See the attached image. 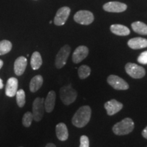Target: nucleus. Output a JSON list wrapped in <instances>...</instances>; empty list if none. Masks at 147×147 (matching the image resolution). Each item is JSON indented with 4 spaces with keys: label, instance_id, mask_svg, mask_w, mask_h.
Segmentation results:
<instances>
[{
    "label": "nucleus",
    "instance_id": "f257e3e1",
    "mask_svg": "<svg viewBox=\"0 0 147 147\" xmlns=\"http://www.w3.org/2000/svg\"><path fill=\"white\" fill-rule=\"evenodd\" d=\"M91 109L89 106H84L77 110L72 118V123L77 127H83L90 121Z\"/></svg>",
    "mask_w": 147,
    "mask_h": 147
},
{
    "label": "nucleus",
    "instance_id": "f03ea898",
    "mask_svg": "<svg viewBox=\"0 0 147 147\" xmlns=\"http://www.w3.org/2000/svg\"><path fill=\"white\" fill-rule=\"evenodd\" d=\"M134 123L130 118H125L115 124L113 127V131L116 135H127L134 130Z\"/></svg>",
    "mask_w": 147,
    "mask_h": 147
},
{
    "label": "nucleus",
    "instance_id": "7ed1b4c3",
    "mask_svg": "<svg viewBox=\"0 0 147 147\" xmlns=\"http://www.w3.org/2000/svg\"><path fill=\"white\" fill-rule=\"evenodd\" d=\"M60 98L65 105H69L76 100L77 92L71 85L64 86L59 91Z\"/></svg>",
    "mask_w": 147,
    "mask_h": 147
},
{
    "label": "nucleus",
    "instance_id": "20e7f679",
    "mask_svg": "<svg viewBox=\"0 0 147 147\" xmlns=\"http://www.w3.org/2000/svg\"><path fill=\"white\" fill-rule=\"evenodd\" d=\"M32 114L34 120L40 121L42 119L45 113V99L37 97L33 103Z\"/></svg>",
    "mask_w": 147,
    "mask_h": 147
},
{
    "label": "nucleus",
    "instance_id": "39448f33",
    "mask_svg": "<svg viewBox=\"0 0 147 147\" xmlns=\"http://www.w3.org/2000/svg\"><path fill=\"white\" fill-rule=\"evenodd\" d=\"M71 49L68 45L63 46L59 51L55 59V65L57 68L61 69L66 64L67 58L70 54Z\"/></svg>",
    "mask_w": 147,
    "mask_h": 147
},
{
    "label": "nucleus",
    "instance_id": "423d86ee",
    "mask_svg": "<svg viewBox=\"0 0 147 147\" xmlns=\"http://www.w3.org/2000/svg\"><path fill=\"white\" fill-rule=\"evenodd\" d=\"M125 71L128 75L134 78H142L146 74L144 67L132 63L126 64Z\"/></svg>",
    "mask_w": 147,
    "mask_h": 147
},
{
    "label": "nucleus",
    "instance_id": "0eeeda50",
    "mask_svg": "<svg viewBox=\"0 0 147 147\" xmlns=\"http://www.w3.org/2000/svg\"><path fill=\"white\" fill-rule=\"evenodd\" d=\"M74 21L79 24L88 25L94 21V16L92 12L87 10H80L74 16Z\"/></svg>",
    "mask_w": 147,
    "mask_h": 147
},
{
    "label": "nucleus",
    "instance_id": "6e6552de",
    "mask_svg": "<svg viewBox=\"0 0 147 147\" xmlns=\"http://www.w3.org/2000/svg\"><path fill=\"white\" fill-rule=\"evenodd\" d=\"M108 83L115 89L127 90L129 89V84L123 78L116 75H110L108 77Z\"/></svg>",
    "mask_w": 147,
    "mask_h": 147
},
{
    "label": "nucleus",
    "instance_id": "1a4fd4ad",
    "mask_svg": "<svg viewBox=\"0 0 147 147\" xmlns=\"http://www.w3.org/2000/svg\"><path fill=\"white\" fill-rule=\"evenodd\" d=\"M70 8L68 7H62L59 9L54 18V23L55 25L61 26L65 23L70 14Z\"/></svg>",
    "mask_w": 147,
    "mask_h": 147
},
{
    "label": "nucleus",
    "instance_id": "9d476101",
    "mask_svg": "<svg viewBox=\"0 0 147 147\" xmlns=\"http://www.w3.org/2000/svg\"><path fill=\"white\" fill-rule=\"evenodd\" d=\"M127 5L118 1H110L105 3L103 8L109 12H122L127 10Z\"/></svg>",
    "mask_w": 147,
    "mask_h": 147
},
{
    "label": "nucleus",
    "instance_id": "9b49d317",
    "mask_svg": "<svg viewBox=\"0 0 147 147\" xmlns=\"http://www.w3.org/2000/svg\"><path fill=\"white\" fill-rule=\"evenodd\" d=\"M89 54V49L85 46H80L77 47L73 53L72 61L74 63H78L87 57Z\"/></svg>",
    "mask_w": 147,
    "mask_h": 147
},
{
    "label": "nucleus",
    "instance_id": "f8f14e48",
    "mask_svg": "<svg viewBox=\"0 0 147 147\" xmlns=\"http://www.w3.org/2000/svg\"><path fill=\"white\" fill-rule=\"evenodd\" d=\"M18 80L14 77H11L7 81L5 93L8 97H14L18 91Z\"/></svg>",
    "mask_w": 147,
    "mask_h": 147
},
{
    "label": "nucleus",
    "instance_id": "ddd939ff",
    "mask_svg": "<svg viewBox=\"0 0 147 147\" xmlns=\"http://www.w3.org/2000/svg\"><path fill=\"white\" fill-rule=\"evenodd\" d=\"M123 104L116 100H111L104 104V108H106L107 114L109 116L114 115L116 113H119L123 108Z\"/></svg>",
    "mask_w": 147,
    "mask_h": 147
},
{
    "label": "nucleus",
    "instance_id": "4468645a",
    "mask_svg": "<svg viewBox=\"0 0 147 147\" xmlns=\"http://www.w3.org/2000/svg\"><path fill=\"white\" fill-rule=\"evenodd\" d=\"M27 65V59L23 56L18 57L14 61V70L16 76H21L25 72Z\"/></svg>",
    "mask_w": 147,
    "mask_h": 147
},
{
    "label": "nucleus",
    "instance_id": "2eb2a0df",
    "mask_svg": "<svg viewBox=\"0 0 147 147\" xmlns=\"http://www.w3.org/2000/svg\"><path fill=\"white\" fill-rule=\"evenodd\" d=\"M56 101V93L54 91H51L48 93L45 100V108L47 113H51L55 108Z\"/></svg>",
    "mask_w": 147,
    "mask_h": 147
},
{
    "label": "nucleus",
    "instance_id": "dca6fc26",
    "mask_svg": "<svg viewBox=\"0 0 147 147\" xmlns=\"http://www.w3.org/2000/svg\"><path fill=\"white\" fill-rule=\"evenodd\" d=\"M127 45L131 49L136 50L147 47V39L142 38H134L129 40Z\"/></svg>",
    "mask_w": 147,
    "mask_h": 147
},
{
    "label": "nucleus",
    "instance_id": "f3484780",
    "mask_svg": "<svg viewBox=\"0 0 147 147\" xmlns=\"http://www.w3.org/2000/svg\"><path fill=\"white\" fill-rule=\"evenodd\" d=\"M56 135L61 141H65L68 138V130L67 126L63 123H60L56 126Z\"/></svg>",
    "mask_w": 147,
    "mask_h": 147
},
{
    "label": "nucleus",
    "instance_id": "a211bd4d",
    "mask_svg": "<svg viewBox=\"0 0 147 147\" xmlns=\"http://www.w3.org/2000/svg\"><path fill=\"white\" fill-rule=\"evenodd\" d=\"M110 31L114 34L117 35V36H128L130 34V30L128 29V27L122 25H119V24L111 25V27H110Z\"/></svg>",
    "mask_w": 147,
    "mask_h": 147
},
{
    "label": "nucleus",
    "instance_id": "6ab92c4d",
    "mask_svg": "<svg viewBox=\"0 0 147 147\" xmlns=\"http://www.w3.org/2000/svg\"><path fill=\"white\" fill-rule=\"evenodd\" d=\"M42 84H43L42 76L41 75H37L31 80L30 83H29V89H30L31 92L35 93L41 88Z\"/></svg>",
    "mask_w": 147,
    "mask_h": 147
},
{
    "label": "nucleus",
    "instance_id": "aec40b11",
    "mask_svg": "<svg viewBox=\"0 0 147 147\" xmlns=\"http://www.w3.org/2000/svg\"><path fill=\"white\" fill-rule=\"evenodd\" d=\"M42 64V59L41 55L38 52H34L32 54V58H31V66L32 69L34 70L38 69L41 67Z\"/></svg>",
    "mask_w": 147,
    "mask_h": 147
},
{
    "label": "nucleus",
    "instance_id": "412c9836",
    "mask_svg": "<svg viewBox=\"0 0 147 147\" xmlns=\"http://www.w3.org/2000/svg\"><path fill=\"white\" fill-rule=\"evenodd\" d=\"M131 27L135 32L141 35H147V25L140 21L134 22L131 24Z\"/></svg>",
    "mask_w": 147,
    "mask_h": 147
},
{
    "label": "nucleus",
    "instance_id": "4be33fe9",
    "mask_svg": "<svg viewBox=\"0 0 147 147\" xmlns=\"http://www.w3.org/2000/svg\"><path fill=\"white\" fill-rule=\"evenodd\" d=\"M12 45L11 42L7 40L0 41V55H3L10 53L12 50Z\"/></svg>",
    "mask_w": 147,
    "mask_h": 147
},
{
    "label": "nucleus",
    "instance_id": "5701e85b",
    "mask_svg": "<svg viewBox=\"0 0 147 147\" xmlns=\"http://www.w3.org/2000/svg\"><path fill=\"white\" fill-rule=\"evenodd\" d=\"M16 103L18 107L23 108L25 104V93L23 89L18 90L16 92Z\"/></svg>",
    "mask_w": 147,
    "mask_h": 147
},
{
    "label": "nucleus",
    "instance_id": "b1692460",
    "mask_svg": "<svg viewBox=\"0 0 147 147\" xmlns=\"http://www.w3.org/2000/svg\"><path fill=\"white\" fill-rule=\"evenodd\" d=\"M78 74L80 79H85L87 78L90 75V74H91V69H90L89 66L86 65H81L78 68Z\"/></svg>",
    "mask_w": 147,
    "mask_h": 147
},
{
    "label": "nucleus",
    "instance_id": "393cba45",
    "mask_svg": "<svg viewBox=\"0 0 147 147\" xmlns=\"http://www.w3.org/2000/svg\"><path fill=\"white\" fill-rule=\"evenodd\" d=\"M34 120L33 117V114L31 112H27L23 115V119H22V123L25 127H29L32 125V123Z\"/></svg>",
    "mask_w": 147,
    "mask_h": 147
},
{
    "label": "nucleus",
    "instance_id": "a878e982",
    "mask_svg": "<svg viewBox=\"0 0 147 147\" xmlns=\"http://www.w3.org/2000/svg\"><path fill=\"white\" fill-rule=\"evenodd\" d=\"M138 61L140 63L144 64V65L147 64V51L142 53L139 55V57H138Z\"/></svg>",
    "mask_w": 147,
    "mask_h": 147
},
{
    "label": "nucleus",
    "instance_id": "bb28decb",
    "mask_svg": "<svg viewBox=\"0 0 147 147\" xmlns=\"http://www.w3.org/2000/svg\"><path fill=\"white\" fill-rule=\"evenodd\" d=\"M80 147H89V140L87 136H82L80 137Z\"/></svg>",
    "mask_w": 147,
    "mask_h": 147
},
{
    "label": "nucleus",
    "instance_id": "cd10ccee",
    "mask_svg": "<svg viewBox=\"0 0 147 147\" xmlns=\"http://www.w3.org/2000/svg\"><path fill=\"white\" fill-rule=\"evenodd\" d=\"M142 135L143 136V137L147 139V126L145 127V129L143 130L142 132Z\"/></svg>",
    "mask_w": 147,
    "mask_h": 147
},
{
    "label": "nucleus",
    "instance_id": "c85d7f7f",
    "mask_svg": "<svg viewBox=\"0 0 147 147\" xmlns=\"http://www.w3.org/2000/svg\"><path fill=\"white\" fill-rule=\"evenodd\" d=\"M45 147H56V146L54 144H53V143H49Z\"/></svg>",
    "mask_w": 147,
    "mask_h": 147
},
{
    "label": "nucleus",
    "instance_id": "c756f323",
    "mask_svg": "<svg viewBox=\"0 0 147 147\" xmlns=\"http://www.w3.org/2000/svg\"><path fill=\"white\" fill-rule=\"evenodd\" d=\"M3 80L0 78V89H3Z\"/></svg>",
    "mask_w": 147,
    "mask_h": 147
},
{
    "label": "nucleus",
    "instance_id": "7c9ffc66",
    "mask_svg": "<svg viewBox=\"0 0 147 147\" xmlns=\"http://www.w3.org/2000/svg\"><path fill=\"white\" fill-rule=\"evenodd\" d=\"M3 65V61L1 59H0V69H1V67H2Z\"/></svg>",
    "mask_w": 147,
    "mask_h": 147
},
{
    "label": "nucleus",
    "instance_id": "2f4dec72",
    "mask_svg": "<svg viewBox=\"0 0 147 147\" xmlns=\"http://www.w3.org/2000/svg\"><path fill=\"white\" fill-rule=\"evenodd\" d=\"M20 147H23V146H20Z\"/></svg>",
    "mask_w": 147,
    "mask_h": 147
}]
</instances>
